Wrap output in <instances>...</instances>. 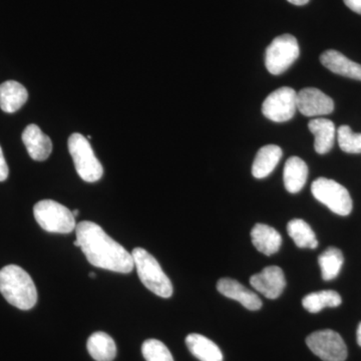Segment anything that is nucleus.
Instances as JSON below:
<instances>
[{"instance_id":"nucleus-1","label":"nucleus","mask_w":361,"mask_h":361,"mask_svg":"<svg viewBox=\"0 0 361 361\" xmlns=\"http://www.w3.org/2000/svg\"><path fill=\"white\" fill-rule=\"evenodd\" d=\"M77 240L90 264L113 272L128 274L134 269L132 254L111 238L101 226L82 221L75 228Z\"/></svg>"},{"instance_id":"nucleus-2","label":"nucleus","mask_w":361,"mask_h":361,"mask_svg":"<svg viewBox=\"0 0 361 361\" xmlns=\"http://www.w3.org/2000/svg\"><path fill=\"white\" fill-rule=\"evenodd\" d=\"M0 293L11 305L30 310L37 302V290L32 277L18 265H7L0 270Z\"/></svg>"},{"instance_id":"nucleus-3","label":"nucleus","mask_w":361,"mask_h":361,"mask_svg":"<svg viewBox=\"0 0 361 361\" xmlns=\"http://www.w3.org/2000/svg\"><path fill=\"white\" fill-rule=\"evenodd\" d=\"M132 256L142 283L156 295L170 298L173 295L172 282L161 269L157 259L142 248H135Z\"/></svg>"},{"instance_id":"nucleus-4","label":"nucleus","mask_w":361,"mask_h":361,"mask_svg":"<svg viewBox=\"0 0 361 361\" xmlns=\"http://www.w3.org/2000/svg\"><path fill=\"white\" fill-rule=\"evenodd\" d=\"M68 151L75 170L82 180L87 183H94L103 177V166L97 160L87 137L78 133L71 135L68 139Z\"/></svg>"},{"instance_id":"nucleus-5","label":"nucleus","mask_w":361,"mask_h":361,"mask_svg":"<svg viewBox=\"0 0 361 361\" xmlns=\"http://www.w3.org/2000/svg\"><path fill=\"white\" fill-rule=\"evenodd\" d=\"M33 215L47 232L70 234L77 228L73 212L56 201H39L33 208Z\"/></svg>"},{"instance_id":"nucleus-6","label":"nucleus","mask_w":361,"mask_h":361,"mask_svg":"<svg viewBox=\"0 0 361 361\" xmlns=\"http://www.w3.org/2000/svg\"><path fill=\"white\" fill-rule=\"evenodd\" d=\"M311 192L316 200L337 215L348 216L353 211V199L348 189L336 180L318 178L312 183Z\"/></svg>"},{"instance_id":"nucleus-7","label":"nucleus","mask_w":361,"mask_h":361,"mask_svg":"<svg viewBox=\"0 0 361 361\" xmlns=\"http://www.w3.org/2000/svg\"><path fill=\"white\" fill-rule=\"evenodd\" d=\"M298 56L299 45L295 37L291 35H280L266 49V68L272 75H281L295 63Z\"/></svg>"},{"instance_id":"nucleus-8","label":"nucleus","mask_w":361,"mask_h":361,"mask_svg":"<svg viewBox=\"0 0 361 361\" xmlns=\"http://www.w3.org/2000/svg\"><path fill=\"white\" fill-rule=\"evenodd\" d=\"M306 344L323 361H344L348 358L345 342L334 330L313 332L306 338Z\"/></svg>"},{"instance_id":"nucleus-9","label":"nucleus","mask_w":361,"mask_h":361,"mask_svg":"<svg viewBox=\"0 0 361 361\" xmlns=\"http://www.w3.org/2000/svg\"><path fill=\"white\" fill-rule=\"evenodd\" d=\"M297 111V92L291 87H282L271 92L262 104L266 118L276 123L291 120Z\"/></svg>"},{"instance_id":"nucleus-10","label":"nucleus","mask_w":361,"mask_h":361,"mask_svg":"<svg viewBox=\"0 0 361 361\" xmlns=\"http://www.w3.org/2000/svg\"><path fill=\"white\" fill-rule=\"evenodd\" d=\"M297 110L305 116L329 115L334 110V103L322 90L306 87L297 94Z\"/></svg>"},{"instance_id":"nucleus-11","label":"nucleus","mask_w":361,"mask_h":361,"mask_svg":"<svg viewBox=\"0 0 361 361\" xmlns=\"http://www.w3.org/2000/svg\"><path fill=\"white\" fill-rule=\"evenodd\" d=\"M250 284L261 294L269 299H276L286 287L283 270L278 266H268L260 273L250 278Z\"/></svg>"},{"instance_id":"nucleus-12","label":"nucleus","mask_w":361,"mask_h":361,"mask_svg":"<svg viewBox=\"0 0 361 361\" xmlns=\"http://www.w3.org/2000/svg\"><path fill=\"white\" fill-rule=\"evenodd\" d=\"M217 289L222 295L238 301L247 310L255 311L262 307V301L259 298L257 294L254 293L250 289L246 288L237 280L231 279V278H222L218 281Z\"/></svg>"},{"instance_id":"nucleus-13","label":"nucleus","mask_w":361,"mask_h":361,"mask_svg":"<svg viewBox=\"0 0 361 361\" xmlns=\"http://www.w3.org/2000/svg\"><path fill=\"white\" fill-rule=\"evenodd\" d=\"M23 142L28 155L35 161H45L51 156L52 142L49 135L42 133L37 125H28L23 133Z\"/></svg>"},{"instance_id":"nucleus-14","label":"nucleus","mask_w":361,"mask_h":361,"mask_svg":"<svg viewBox=\"0 0 361 361\" xmlns=\"http://www.w3.org/2000/svg\"><path fill=\"white\" fill-rule=\"evenodd\" d=\"M320 61L332 73L361 82V65L350 61L341 52L334 49L324 51L320 56Z\"/></svg>"},{"instance_id":"nucleus-15","label":"nucleus","mask_w":361,"mask_h":361,"mask_svg":"<svg viewBox=\"0 0 361 361\" xmlns=\"http://www.w3.org/2000/svg\"><path fill=\"white\" fill-rule=\"evenodd\" d=\"M252 243L261 253L271 256L282 245V237L277 230L266 224H256L251 231Z\"/></svg>"},{"instance_id":"nucleus-16","label":"nucleus","mask_w":361,"mask_h":361,"mask_svg":"<svg viewBox=\"0 0 361 361\" xmlns=\"http://www.w3.org/2000/svg\"><path fill=\"white\" fill-rule=\"evenodd\" d=\"M282 149L276 145H267L259 149L252 165V175L256 179H264L276 168L281 160Z\"/></svg>"},{"instance_id":"nucleus-17","label":"nucleus","mask_w":361,"mask_h":361,"mask_svg":"<svg viewBox=\"0 0 361 361\" xmlns=\"http://www.w3.org/2000/svg\"><path fill=\"white\" fill-rule=\"evenodd\" d=\"M28 99L25 87L16 80H7L0 85V108L6 113H16Z\"/></svg>"},{"instance_id":"nucleus-18","label":"nucleus","mask_w":361,"mask_h":361,"mask_svg":"<svg viewBox=\"0 0 361 361\" xmlns=\"http://www.w3.org/2000/svg\"><path fill=\"white\" fill-rule=\"evenodd\" d=\"M308 177V167L298 157H291L285 164L284 186L289 193L296 194L305 186Z\"/></svg>"},{"instance_id":"nucleus-19","label":"nucleus","mask_w":361,"mask_h":361,"mask_svg":"<svg viewBox=\"0 0 361 361\" xmlns=\"http://www.w3.org/2000/svg\"><path fill=\"white\" fill-rule=\"evenodd\" d=\"M310 130L314 135V148L320 155L329 153L336 140V126L327 118H315L308 123Z\"/></svg>"},{"instance_id":"nucleus-20","label":"nucleus","mask_w":361,"mask_h":361,"mask_svg":"<svg viewBox=\"0 0 361 361\" xmlns=\"http://www.w3.org/2000/svg\"><path fill=\"white\" fill-rule=\"evenodd\" d=\"M186 344L190 353L200 361H223V353L217 344L201 334H189Z\"/></svg>"},{"instance_id":"nucleus-21","label":"nucleus","mask_w":361,"mask_h":361,"mask_svg":"<svg viewBox=\"0 0 361 361\" xmlns=\"http://www.w3.org/2000/svg\"><path fill=\"white\" fill-rule=\"evenodd\" d=\"M87 351L96 361H113L116 355L115 341L109 334L99 331L90 336Z\"/></svg>"},{"instance_id":"nucleus-22","label":"nucleus","mask_w":361,"mask_h":361,"mask_svg":"<svg viewBox=\"0 0 361 361\" xmlns=\"http://www.w3.org/2000/svg\"><path fill=\"white\" fill-rule=\"evenodd\" d=\"M287 232L299 248L315 249L318 246L314 231L302 219L291 220L287 225Z\"/></svg>"},{"instance_id":"nucleus-23","label":"nucleus","mask_w":361,"mask_h":361,"mask_svg":"<svg viewBox=\"0 0 361 361\" xmlns=\"http://www.w3.org/2000/svg\"><path fill=\"white\" fill-rule=\"evenodd\" d=\"M341 302V296L336 291L323 290L304 297L302 305L308 312L318 313L325 307H337Z\"/></svg>"},{"instance_id":"nucleus-24","label":"nucleus","mask_w":361,"mask_h":361,"mask_svg":"<svg viewBox=\"0 0 361 361\" xmlns=\"http://www.w3.org/2000/svg\"><path fill=\"white\" fill-rule=\"evenodd\" d=\"M318 262L322 269L323 280L331 281L336 279L341 272L344 262L343 254L336 247H329L319 256Z\"/></svg>"},{"instance_id":"nucleus-25","label":"nucleus","mask_w":361,"mask_h":361,"mask_svg":"<svg viewBox=\"0 0 361 361\" xmlns=\"http://www.w3.org/2000/svg\"><path fill=\"white\" fill-rule=\"evenodd\" d=\"M337 140H338L339 147L345 153H361V134L353 132L348 126H341L338 128Z\"/></svg>"},{"instance_id":"nucleus-26","label":"nucleus","mask_w":361,"mask_h":361,"mask_svg":"<svg viewBox=\"0 0 361 361\" xmlns=\"http://www.w3.org/2000/svg\"><path fill=\"white\" fill-rule=\"evenodd\" d=\"M142 353L147 361H174L167 346L157 339H148L142 343Z\"/></svg>"},{"instance_id":"nucleus-27","label":"nucleus","mask_w":361,"mask_h":361,"mask_svg":"<svg viewBox=\"0 0 361 361\" xmlns=\"http://www.w3.org/2000/svg\"><path fill=\"white\" fill-rule=\"evenodd\" d=\"M8 166L4 158V152H2L1 147H0V182H4L8 177Z\"/></svg>"},{"instance_id":"nucleus-28","label":"nucleus","mask_w":361,"mask_h":361,"mask_svg":"<svg viewBox=\"0 0 361 361\" xmlns=\"http://www.w3.org/2000/svg\"><path fill=\"white\" fill-rule=\"evenodd\" d=\"M345 6L355 13L361 14V0H343Z\"/></svg>"},{"instance_id":"nucleus-29","label":"nucleus","mask_w":361,"mask_h":361,"mask_svg":"<svg viewBox=\"0 0 361 361\" xmlns=\"http://www.w3.org/2000/svg\"><path fill=\"white\" fill-rule=\"evenodd\" d=\"M287 1L290 2V4H294V6H305L310 2V0H287Z\"/></svg>"},{"instance_id":"nucleus-30","label":"nucleus","mask_w":361,"mask_h":361,"mask_svg":"<svg viewBox=\"0 0 361 361\" xmlns=\"http://www.w3.org/2000/svg\"><path fill=\"white\" fill-rule=\"evenodd\" d=\"M356 336H357L358 345L361 346V322L358 325L357 332H356Z\"/></svg>"},{"instance_id":"nucleus-31","label":"nucleus","mask_w":361,"mask_h":361,"mask_svg":"<svg viewBox=\"0 0 361 361\" xmlns=\"http://www.w3.org/2000/svg\"><path fill=\"white\" fill-rule=\"evenodd\" d=\"M78 214H80V211H78V209H75V210L73 211V215L75 216V217H77Z\"/></svg>"},{"instance_id":"nucleus-32","label":"nucleus","mask_w":361,"mask_h":361,"mask_svg":"<svg viewBox=\"0 0 361 361\" xmlns=\"http://www.w3.org/2000/svg\"><path fill=\"white\" fill-rule=\"evenodd\" d=\"M73 245H75V247H80V242L78 241V240H75V241L73 242Z\"/></svg>"},{"instance_id":"nucleus-33","label":"nucleus","mask_w":361,"mask_h":361,"mask_svg":"<svg viewBox=\"0 0 361 361\" xmlns=\"http://www.w3.org/2000/svg\"><path fill=\"white\" fill-rule=\"evenodd\" d=\"M89 275H90V277H92V278H94L97 276V275L94 274V272H90Z\"/></svg>"}]
</instances>
